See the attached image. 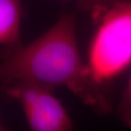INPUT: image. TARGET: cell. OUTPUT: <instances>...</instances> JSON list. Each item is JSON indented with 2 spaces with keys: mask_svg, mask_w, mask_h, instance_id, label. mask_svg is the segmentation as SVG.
I'll use <instances>...</instances> for the list:
<instances>
[{
  "mask_svg": "<svg viewBox=\"0 0 131 131\" xmlns=\"http://www.w3.org/2000/svg\"><path fill=\"white\" fill-rule=\"evenodd\" d=\"M95 21L87 64L96 81L109 88L131 65V0L114 5Z\"/></svg>",
  "mask_w": 131,
  "mask_h": 131,
  "instance_id": "obj_2",
  "label": "cell"
},
{
  "mask_svg": "<svg viewBox=\"0 0 131 131\" xmlns=\"http://www.w3.org/2000/svg\"><path fill=\"white\" fill-rule=\"evenodd\" d=\"M77 4L80 9L90 13L94 20H96L114 5L125 0H71Z\"/></svg>",
  "mask_w": 131,
  "mask_h": 131,
  "instance_id": "obj_5",
  "label": "cell"
},
{
  "mask_svg": "<svg viewBox=\"0 0 131 131\" xmlns=\"http://www.w3.org/2000/svg\"><path fill=\"white\" fill-rule=\"evenodd\" d=\"M7 98L22 108L29 131H75L68 111L53 93L54 89L27 81L0 83Z\"/></svg>",
  "mask_w": 131,
  "mask_h": 131,
  "instance_id": "obj_3",
  "label": "cell"
},
{
  "mask_svg": "<svg viewBox=\"0 0 131 131\" xmlns=\"http://www.w3.org/2000/svg\"><path fill=\"white\" fill-rule=\"evenodd\" d=\"M0 131H11L9 129H8L7 127L4 126V124L1 121V119H0Z\"/></svg>",
  "mask_w": 131,
  "mask_h": 131,
  "instance_id": "obj_7",
  "label": "cell"
},
{
  "mask_svg": "<svg viewBox=\"0 0 131 131\" xmlns=\"http://www.w3.org/2000/svg\"><path fill=\"white\" fill-rule=\"evenodd\" d=\"M75 17L65 14L27 45L5 48L0 60V83L27 81L55 89L65 87L98 113L111 109L108 88L94 79L80 55Z\"/></svg>",
  "mask_w": 131,
  "mask_h": 131,
  "instance_id": "obj_1",
  "label": "cell"
},
{
  "mask_svg": "<svg viewBox=\"0 0 131 131\" xmlns=\"http://www.w3.org/2000/svg\"><path fill=\"white\" fill-rule=\"evenodd\" d=\"M21 0H0V45L11 48L21 44Z\"/></svg>",
  "mask_w": 131,
  "mask_h": 131,
  "instance_id": "obj_4",
  "label": "cell"
},
{
  "mask_svg": "<svg viewBox=\"0 0 131 131\" xmlns=\"http://www.w3.org/2000/svg\"><path fill=\"white\" fill-rule=\"evenodd\" d=\"M118 116L125 126L131 129V73L118 104Z\"/></svg>",
  "mask_w": 131,
  "mask_h": 131,
  "instance_id": "obj_6",
  "label": "cell"
}]
</instances>
